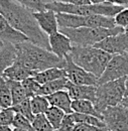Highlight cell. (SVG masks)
Instances as JSON below:
<instances>
[{"mask_svg":"<svg viewBox=\"0 0 128 131\" xmlns=\"http://www.w3.org/2000/svg\"><path fill=\"white\" fill-rule=\"evenodd\" d=\"M128 77V53L112 56L104 73L98 80V86Z\"/></svg>","mask_w":128,"mask_h":131,"instance_id":"ba28073f","label":"cell"},{"mask_svg":"<svg viewBox=\"0 0 128 131\" xmlns=\"http://www.w3.org/2000/svg\"><path fill=\"white\" fill-rule=\"evenodd\" d=\"M72 110L75 113H80V114L92 115L98 117L103 120L102 114L99 113L95 108V105L93 102L88 101V100H76L72 102Z\"/></svg>","mask_w":128,"mask_h":131,"instance_id":"ffe728a7","label":"cell"},{"mask_svg":"<svg viewBox=\"0 0 128 131\" xmlns=\"http://www.w3.org/2000/svg\"><path fill=\"white\" fill-rule=\"evenodd\" d=\"M47 98H48L50 106H54V107L61 109L66 114L74 113L72 110L73 100L71 99L67 90H62V91H59L57 93H54V94L48 96Z\"/></svg>","mask_w":128,"mask_h":131,"instance_id":"2e32d148","label":"cell"},{"mask_svg":"<svg viewBox=\"0 0 128 131\" xmlns=\"http://www.w3.org/2000/svg\"><path fill=\"white\" fill-rule=\"evenodd\" d=\"M75 126L76 123L72 117V114H66L58 131H73Z\"/></svg>","mask_w":128,"mask_h":131,"instance_id":"836d02e7","label":"cell"},{"mask_svg":"<svg viewBox=\"0 0 128 131\" xmlns=\"http://www.w3.org/2000/svg\"><path fill=\"white\" fill-rule=\"evenodd\" d=\"M68 82H69L68 78H62L59 80H55L52 82L47 83L45 85H41V87L38 91V95L48 97L54 93H57V92L62 91V90H66Z\"/></svg>","mask_w":128,"mask_h":131,"instance_id":"44dd1931","label":"cell"},{"mask_svg":"<svg viewBox=\"0 0 128 131\" xmlns=\"http://www.w3.org/2000/svg\"><path fill=\"white\" fill-rule=\"evenodd\" d=\"M111 56L125 54L128 52V32H121L116 35H110L94 46Z\"/></svg>","mask_w":128,"mask_h":131,"instance_id":"8fae6325","label":"cell"},{"mask_svg":"<svg viewBox=\"0 0 128 131\" xmlns=\"http://www.w3.org/2000/svg\"><path fill=\"white\" fill-rule=\"evenodd\" d=\"M123 8L122 6L114 5L110 2L100 3V4H87V5H73L64 4L58 2H47L46 9L52 10L56 13H66L72 15H102L107 17H114L119 13Z\"/></svg>","mask_w":128,"mask_h":131,"instance_id":"277c9868","label":"cell"},{"mask_svg":"<svg viewBox=\"0 0 128 131\" xmlns=\"http://www.w3.org/2000/svg\"><path fill=\"white\" fill-rule=\"evenodd\" d=\"M12 107V97L9 81L0 78V110Z\"/></svg>","mask_w":128,"mask_h":131,"instance_id":"7402d4cb","label":"cell"},{"mask_svg":"<svg viewBox=\"0 0 128 131\" xmlns=\"http://www.w3.org/2000/svg\"><path fill=\"white\" fill-rule=\"evenodd\" d=\"M60 31L67 35L76 47H94L104 38L110 35H116L124 32V28L115 26L114 28L102 27H62Z\"/></svg>","mask_w":128,"mask_h":131,"instance_id":"5b68a950","label":"cell"},{"mask_svg":"<svg viewBox=\"0 0 128 131\" xmlns=\"http://www.w3.org/2000/svg\"><path fill=\"white\" fill-rule=\"evenodd\" d=\"M114 21L116 26L125 28L128 25V7L123 8L119 13L114 16Z\"/></svg>","mask_w":128,"mask_h":131,"instance_id":"d6a6232c","label":"cell"},{"mask_svg":"<svg viewBox=\"0 0 128 131\" xmlns=\"http://www.w3.org/2000/svg\"><path fill=\"white\" fill-rule=\"evenodd\" d=\"M0 131H13V128L8 125H0Z\"/></svg>","mask_w":128,"mask_h":131,"instance_id":"74e56055","label":"cell"},{"mask_svg":"<svg viewBox=\"0 0 128 131\" xmlns=\"http://www.w3.org/2000/svg\"><path fill=\"white\" fill-rule=\"evenodd\" d=\"M33 131H56L50 125L46 114L34 115V118L31 121Z\"/></svg>","mask_w":128,"mask_h":131,"instance_id":"4316f807","label":"cell"},{"mask_svg":"<svg viewBox=\"0 0 128 131\" xmlns=\"http://www.w3.org/2000/svg\"><path fill=\"white\" fill-rule=\"evenodd\" d=\"M12 109L14 110L16 114L22 115L30 121H32L33 118H34V114L32 112L31 106H30V98L25 99L22 102H20L19 104L12 106Z\"/></svg>","mask_w":128,"mask_h":131,"instance_id":"83f0119b","label":"cell"},{"mask_svg":"<svg viewBox=\"0 0 128 131\" xmlns=\"http://www.w3.org/2000/svg\"><path fill=\"white\" fill-rule=\"evenodd\" d=\"M30 106H31V110L34 115L45 114L48 111V108L50 107L48 98L41 95H36L30 98Z\"/></svg>","mask_w":128,"mask_h":131,"instance_id":"d4e9b609","label":"cell"},{"mask_svg":"<svg viewBox=\"0 0 128 131\" xmlns=\"http://www.w3.org/2000/svg\"><path fill=\"white\" fill-rule=\"evenodd\" d=\"M121 105H123L124 107L128 108V96L124 97V99H123V100H122V102H121Z\"/></svg>","mask_w":128,"mask_h":131,"instance_id":"ab89813d","label":"cell"},{"mask_svg":"<svg viewBox=\"0 0 128 131\" xmlns=\"http://www.w3.org/2000/svg\"><path fill=\"white\" fill-rule=\"evenodd\" d=\"M66 90L73 101L76 100H88L91 102H95L96 100L97 86H87V85H74L68 82Z\"/></svg>","mask_w":128,"mask_h":131,"instance_id":"5bb4252c","label":"cell"},{"mask_svg":"<svg viewBox=\"0 0 128 131\" xmlns=\"http://www.w3.org/2000/svg\"><path fill=\"white\" fill-rule=\"evenodd\" d=\"M59 27H102V28H114L116 26L114 17H107L102 15H72L66 13H57Z\"/></svg>","mask_w":128,"mask_h":131,"instance_id":"52a82bcc","label":"cell"},{"mask_svg":"<svg viewBox=\"0 0 128 131\" xmlns=\"http://www.w3.org/2000/svg\"><path fill=\"white\" fill-rule=\"evenodd\" d=\"M15 1L29 8L33 12L46 10V3H47L46 0H15Z\"/></svg>","mask_w":128,"mask_h":131,"instance_id":"f546056e","label":"cell"},{"mask_svg":"<svg viewBox=\"0 0 128 131\" xmlns=\"http://www.w3.org/2000/svg\"><path fill=\"white\" fill-rule=\"evenodd\" d=\"M16 59V49L14 45L5 43L3 49L0 50V78L7 68L14 63Z\"/></svg>","mask_w":128,"mask_h":131,"instance_id":"ac0fdd59","label":"cell"},{"mask_svg":"<svg viewBox=\"0 0 128 131\" xmlns=\"http://www.w3.org/2000/svg\"><path fill=\"white\" fill-rule=\"evenodd\" d=\"M21 85H22V87L26 93L27 98H32V97L38 95V91L41 87V85L38 82H36L33 77L25 79L24 81L21 82Z\"/></svg>","mask_w":128,"mask_h":131,"instance_id":"f1b7e54d","label":"cell"},{"mask_svg":"<svg viewBox=\"0 0 128 131\" xmlns=\"http://www.w3.org/2000/svg\"><path fill=\"white\" fill-rule=\"evenodd\" d=\"M101 114L110 131H128V108L123 105L109 107Z\"/></svg>","mask_w":128,"mask_h":131,"instance_id":"9c48e42d","label":"cell"},{"mask_svg":"<svg viewBox=\"0 0 128 131\" xmlns=\"http://www.w3.org/2000/svg\"><path fill=\"white\" fill-rule=\"evenodd\" d=\"M36 82H38L40 85H45L47 83L52 82L55 80H59L62 78H67V74L64 69L61 68H50L48 70H45L42 72L37 73L34 77Z\"/></svg>","mask_w":128,"mask_h":131,"instance_id":"d6986e66","label":"cell"},{"mask_svg":"<svg viewBox=\"0 0 128 131\" xmlns=\"http://www.w3.org/2000/svg\"><path fill=\"white\" fill-rule=\"evenodd\" d=\"M13 131H22V130H20V129H18V128H14V127H13Z\"/></svg>","mask_w":128,"mask_h":131,"instance_id":"7bdbcfd3","label":"cell"},{"mask_svg":"<svg viewBox=\"0 0 128 131\" xmlns=\"http://www.w3.org/2000/svg\"><path fill=\"white\" fill-rule=\"evenodd\" d=\"M101 129L98 127H94L91 125H87V124H82V123H76V126L73 131H97ZM108 130V129H107Z\"/></svg>","mask_w":128,"mask_h":131,"instance_id":"d590c367","label":"cell"},{"mask_svg":"<svg viewBox=\"0 0 128 131\" xmlns=\"http://www.w3.org/2000/svg\"><path fill=\"white\" fill-rule=\"evenodd\" d=\"M48 2H58L64 4H73V5H87L91 4L89 0H46Z\"/></svg>","mask_w":128,"mask_h":131,"instance_id":"e575fe53","label":"cell"},{"mask_svg":"<svg viewBox=\"0 0 128 131\" xmlns=\"http://www.w3.org/2000/svg\"><path fill=\"white\" fill-rule=\"evenodd\" d=\"M4 45H5V43H4V42H3L2 40H0V50H1V49H3V47H4Z\"/></svg>","mask_w":128,"mask_h":131,"instance_id":"b9f144b4","label":"cell"},{"mask_svg":"<svg viewBox=\"0 0 128 131\" xmlns=\"http://www.w3.org/2000/svg\"><path fill=\"white\" fill-rule=\"evenodd\" d=\"M0 13L15 30L25 35L30 42L50 50L48 36L38 26L32 10L15 0H0Z\"/></svg>","mask_w":128,"mask_h":131,"instance_id":"6da1fadb","label":"cell"},{"mask_svg":"<svg viewBox=\"0 0 128 131\" xmlns=\"http://www.w3.org/2000/svg\"><path fill=\"white\" fill-rule=\"evenodd\" d=\"M45 114L47 116L48 120L49 121L50 125L52 126V128L57 131L59 130V128H60V126L62 124V121L64 119L66 113H65L64 111H62L61 109L57 108V107L50 106Z\"/></svg>","mask_w":128,"mask_h":131,"instance_id":"cb8c5ba5","label":"cell"},{"mask_svg":"<svg viewBox=\"0 0 128 131\" xmlns=\"http://www.w3.org/2000/svg\"><path fill=\"white\" fill-rule=\"evenodd\" d=\"M12 126L14 128H18V129H20V130L22 131H33L31 121L20 114L15 115Z\"/></svg>","mask_w":128,"mask_h":131,"instance_id":"4dcf8cb0","label":"cell"},{"mask_svg":"<svg viewBox=\"0 0 128 131\" xmlns=\"http://www.w3.org/2000/svg\"><path fill=\"white\" fill-rule=\"evenodd\" d=\"M91 2V4H100V3H105L107 2V0H89Z\"/></svg>","mask_w":128,"mask_h":131,"instance_id":"f35d334b","label":"cell"},{"mask_svg":"<svg viewBox=\"0 0 128 131\" xmlns=\"http://www.w3.org/2000/svg\"><path fill=\"white\" fill-rule=\"evenodd\" d=\"M33 16L40 29L48 36L60 30L57 19V13L55 11L48 9H46L45 11H36L33 12Z\"/></svg>","mask_w":128,"mask_h":131,"instance_id":"4fadbf2b","label":"cell"},{"mask_svg":"<svg viewBox=\"0 0 128 131\" xmlns=\"http://www.w3.org/2000/svg\"><path fill=\"white\" fill-rule=\"evenodd\" d=\"M69 57L76 65L93 74L98 79L102 76L109 61L112 58V56L108 52L97 49L95 47L76 46H73Z\"/></svg>","mask_w":128,"mask_h":131,"instance_id":"3957f363","label":"cell"},{"mask_svg":"<svg viewBox=\"0 0 128 131\" xmlns=\"http://www.w3.org/2000/svg\"><path fill=\"white\" fill-rule=\"evenodd\" d=\"M9 81L10 84V90H11V97H12V106L19 104L23 100L27 99L26 93L21 85V82H15V81Z\"/></svg>","mask_w":128,"mask_h":131,"instance_id":"484cf974","label":"cell"},{"mask_svg":"<svg viewBox=\"0 0 128 131\" xmlns=\"http://www.w3.org/2000/svg\"><path fill=\"white\" fill-rule=\"evenodd\" d=\"M124 30H125V32H128V25L124 28Z\"/></svg>","mask_w":128,"mask_h":131,"instance_id":"ee69618b","label":"cell"},{"mask_svg":"<svg viewBox=\"0 0 128 131\" xmlns=\"http://www.w3.org/2000/svg\"><path fill=\"white\" fill-rule=\"evenodd\" d=\"M107 2H110L114 5L122 6V7H125L128 5V0H107Z\"/></svg>","mask_w":128,"mask_h":131,"instance_id":"8d00e7d4","label":"cell"},{"mask_svg":"<svg viewBox=\"0 0 128 131\" xmlns=\"http://www.w3.org/2000/svg\"><path fill=\"white\" fill-rule=\"evenodd\" d=\"M14 47L16 63L35 74L50 68L64 69L65 59L59 58L50 50L40 48L28 40L16 43Z\"/></svg>","mask_w":128,"mask_h":131,"instance_id":"7a4b0ae2","label":"cell"},{"mask_svg":"<svg viewBox=\"0 0 128 131\" xmlns=\"http://www.w3.org/2000/svg\"><path fill=\"white\" fill-rule=\"evenodd\" d=\"M125 88H126V92H125V97L128 96V77L126 78V81H125Z\"/></svg>","mask_w":128,"mask_h":131,"instance_id":"60d3db41","label":"cell"},{"mask_svg":"<svg viewBox=\"0 0 128 131\" xmlns=\"http://www.w3.org/2000/svg\"><path fill=\"white\" fill-rule=\"evenodd\" d=\"M125 81L126 78H122L97 86L96 100L94 105L99 113H102L109 107L121 104L126 92Z\"/></svg>","mask_w":128,"mask_h":131,"instance_id":"8992f818","label":"cell"},{"mask_svg":"<svg viewBox=\"0 0 128 131\" xmlns=\"http://www.w3.org/2000/svg\"><path fill=\"white\" fill-rule=\"evenodd\" d=\"M15 115L16 113L12 109V107L6 108V109H1L0 110V125L12 126Z\"/></svg>","mask_w":128,"mask_h":131,"instance_id":"1f68e13d","label":"cell"},{"mask_svg":"<svg viewBox=\"0 0 128 131\" xmlns=\"http://www.w3.org/2000/svg\"><path fill=\"white\" fill-rule=\"evenodd\" d=\"M36 74L33 73L31 71L25 69L24 67L19 65L18 63H14L10 66L9 68H7L5 70V72L3 73V78L6 80H10V81H15V82H22L27 78L34 77Z\"/></svg>","mask_w":128,"mask_h":131,"instance_id":"e0dca14e","label":"cell"},{"mask_svg":"<svg viewBox=\"0 0 128 131\" xmlns=\"http://www.w3.org/2000/svg\"><path fill=\"white\" fill-rule=\"evenodd\" d=\"M56 131H57V130H56Z\"/></svg>","mask_w":128,"mask_h":131,"instance_id":"f6af8a7d","label":"cell"},{"mask_svg":"<svg viewBox=\"0 0 128 131\" xmlns=\"http://www.w3.org/2000/svg\"><path fill=\"white\" fill-rule=\"evenodd\" d=\"M48 42L50 51L61 59H65L67 56H69L73 49V43L70 38L60 30L54 34L48 35Z\"/></svg>","mask_w":128,"mask_h":131,"instance_id":"7c38bea8","label":"cell"},{"mask_svg":"<svg viewBox=\"0 0 128 131\" xmlns=\"http://www.w3.org/2000/svg\"><path fill=\"white\" fill-rule=\"evenodd\" d=\"M64 70L66 71L68 80L74 85L98 86L99 79L93 74L85 71L83 68L76 65L69 56L65 58Z\"/></svg>","mask_w":128,"mask_h":131,"instance_id":"30bf717a","label":"cell"},{"mask_svg":"<svg viewBox=\"0 0 128 131\" xmlns=\"http://www.w3.org/2000/svg\"><path fill=\"white\" fill-rule=\"evenodd\" d=\"M0 40H2L4 43L16 45L27 41L28 39L21 32L15 30L6 20V18L0 13Z\"/></svg>","mask_w":128,"mask_h":131,"instance_id":"9a60e30c","label":"cell"},{"mask_svg":"<svg viewBox=\"0 0 128 131\" xmlns=\"http://www.w3.org/2000/svg\"><path fill=\"white\" fill-rule=\"evenodd\" d=\"M72 117L75 121V123H82V124H87L91 125L94 127H98L101 129H108L105 122L95 116L92 115H86V114H80V113H72ZM109 130V129H108Z\"/></svg>","mask_w":128,"mask_h":131,"instance_id":"603a6c76","label":"cell"}]
</instances>
